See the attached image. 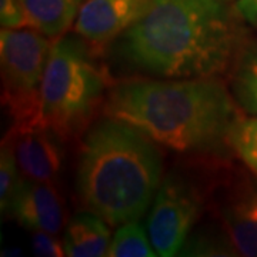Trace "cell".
<instances>
[{
    "label": "cell",
    "mask_w": 257,
    "mask_h": 257,
    "mask_svg": "<svg viewBox=\"0 0 257 257\" xmlns=\"http://www.w3.org/2000/svg\"><path fill=\"white\" fill-rule=\"evenodd\" d=\"M239 19L221 0H155L113 50L142 76L220 79L247 45Z\"/></svg>",
    "instance_id": "6da1fadb"
},
{
    "label": "cell",
    "mask_w": 257,
    "mask_h": 257,
    "mask_svg": "<svg viewBox=\"0 0 257 257\" xmlns=\"http://www.w3.org/2000/svg\"><path fill=\"white\" fill-rule=\"evenodd\" d=\"M101 111L173 152L210 159L229 156V132L241 117L217 77L128 79L111 86Z\"/></svg>",
    "instance_id": "7a4b0ae2"
},
{
    "label": "cell",
    "mask_w": 257,
    "mask_h": 257,
    "mask_svg": "<svg viewBox=\"0 0 257 257\" xmlns=\"http://www.w3.org/2000/svg\"><path fill=\"white\" fill-rule=\"evenodd\" d=\"M163 176L156 142L121 120L103 116L86 130L80 145L76 192L84 209L111 227L139 220Z\"/></svg>",
    "instance_id": "3957f363"
},
{
    "label": "cell",
    "mask_w": 257,
    "mask_h": 257,
    "mask_svg": "<svg viewBox=\"0 0 257 257\" xmlns=\"http://www.w3.org/2000/svg\"><path fill=\"white\" fill-rule=\"evenodd\" d=\"M94 47L63 35L52 43L40 94L39 123L63 142L82 136L111 89L107 69Z\"/></svg>",
    "instance_id": "277c9868"
},
{
    "label": "cell",
    "mask_w": 257,
    "mask_h": 257,
    "mask_svg": "<svg viewBox=\"0 0 257 257\" xmlns=\"http://www.w3.org/2000/svg\"><path fill=\"white\" fill-rule=\"evenodd\" d=\"M52 43L36 29H2V103L13 124L39 121L42 83Z\"/></svg>",
    "instance_id": "5b68a950"
},
{
    "label": "cell",
    "mask_w": 257,
    "mask_h": 257,
    "mask_svg": "<svg viewBox=\"0 0 257 257\" xmlns=\"http://www.w3.org/2000/svg\"><path fill=\"white\" fill-rule=\"evenodd\" d=\"M213 179L173 169L162 179L147 217V233L157 256L180 253L210 200Z\"/></svg>",
    "instance_id": "8992f818"
},
{
    "label": "cell",
    "mask_w": 257,
    "mask_h": 257,
    "mask_svg": "<svg viewBox=\"0 0 257 257\" xmlns=\"http://www.w3.org/2000/svg\"><path fill=\"white\" fill-rule=\"evenodd\" d=\"M210 206L239 256L257 257V175L217 167Z\"/></svg>",
    "instance_id": "52a82bcc"
},
{
    "label": "cell",
    "mask_w": 257,
    "mask_h": 257,
    "mask_svg": "<svg viewBox=\"0 0 257 257\" xmlns=\"http://www.w3.org/2000/svg\"><path fill=\"white\" fill-rule=\"evenodd\" d=\"M28 180L56 183L62 170V139L42 123L13 124L3 138Z\"/></svg>",
    "instance_id": "ba28073f"
},
{
    "label": "cell",
    "mask_w": 257,
    "mask_h": 257,
    "mask_svg": "<svg viewBox=\"0 0 257 257\" xmlns=\"http://www.w3.org/2000/svg\"><path fill=\"white\" fill-rule=\"evenodd\" d=\"M155 0H86L74 22L76 35L96 50L113 43Z\"/></svg>",
    "instance_id": "9c48e42d"
},
{
    "label": "cell",
    "mask_w": 257,
    "mask_h": 257,
    "mask_svg": "<svg viewBox=\"0 0 257 257\" xmlns=\"http://www.w3.org/2000/svg\"><path fill=\"white\" fill-rule=\"evenodd\" d=\"M8 216L25 229L59 233L66 221V207L56 183L25 179L13 197Z\"/></svg>",
    "instance_id": "30bf717a"
},
{
    "label": "cell",
    "mask_w": 257,
    "mask_h": 257,
    "mask_svg": "<svg viewBox=\"0 0 257 257\" xmlns=\"http://www.w3.org/2000/svg\"><path fill=\"white\" fill-rule=\"evenodd\" d=\"M110 241V224L93 211L86 210L74 214L64 229L66 256H107Z\"/></svg>",
    "instance_id": "8fae6325"
},
{
    "label": "cell",
    "mask_w": 257,
    "mask_h": 257,
    "mask_svg": "<svg viewBox=\"0 0 257 257\" xmlns=\"http://www.w3.org/2000/svg\"><path fill=\"white\" fill-rule=\"evenodd\" d=\"M33 29L49 39L67 33L86 0H20Z\"/></svg>",
    "instance_id": "7c38bea8"
},
{
    "label": "cell",
    "mask_w": 257,
    "mask_h": 257,
    "mask_svg": "<svg viewBox=\"0 0 257 257\" xmlns=\"http://www.w3.org/2000/svg\"><path fill=\"white\" fill-rule=\"evenodd\" d=\"M231 94L240 109L257 116V42L243 47L231 72Z\"/></svg>",
    "instance_id": "4fadbf2b"
},
{
    "label": "cell",
    "mask_w": 257,
    "mask_h": 257,
    "mask_svg": "<svg viewBox=\"0 0 257 257\" xmlns=\"http://www.w3.org/2000/svg\"><path fill=\"white\" fill-rule=\"evenodd\" d=\"M107 256L153 257L157 256V253L145 227L139 220H133L121 224L116 230L114 236L111 237Z\"/></svg>",
    "instance_id": "5bb4252c"
},
{
    "label": "cell",
    "mask_w": 257,
    "mask_h": 257,
    "mask_svg": "<svg viewBox=\"0 0 257 257\" xmlns=\"http://www.w3.org/2000/svg\"><path fill=\"white\" fill-rule=\"evenodd\" d=\"M227 140L231 152L257 175V116H241L230 128Z\"/></svg>",
    "instance_id": "9a60e30c"
},
{
    "label": "cell",
    "mask_w": 257,
    "mask_h": 257,
    "mask_svg": "<svg viewBox=\"0 0 257 257\" xmlns=\"http://www.w3.org/2000/svg\"><path fill=\"white\" fill-rule=\"evenodd\" d=\"M25 177L19 169L16 157L8 142L2 140L0 150V210L6 214Z\"/></svg>",
    "instance_id": "2e32d148"
},
{
    "label": "cell",
    "mask_w": 257,
    "mask_h": 257,
    "mask_svg": "<svg viewBox=\"0 0 257 257\" xmlns=\"http://www.w3.org/2000/svg\"><path fill=\"white\" fill-rule=\"evenodd\" d=\"M180 256H239L230 243L229 237L219 236L216 233L199 231L193 237L186 240L179 253Z\"/></svg>",
    "instance_id": "e0dca14e"
},
{
    "label": "cell",
    "mask_w": 257,
    "mask_h": 257,
    "mask_svg": "<svg viewBox=\"0 0 257 257\" xmlns=\"http://www.w3.org/2000/svg\"><path fill=\"white\" fill-rule=\"evenodd\" d=\"M0 23L3 29L33 28L20 0H0Z\"/></svg>",
    "instance_id": "ac0fdd59"
},
{
    "label": "cell",
    "mask_w": 257,
    "mask_h": 257,
    "mask_svg": "<svg viewBox=\"0 0 257 257\" xmlns=\"http://www.w3.org/2000/svg\"><path fill=\"white\" fill-rule=\"evenodd\" d=\"M32 248L39 257H62L66 256L64 243L56 237V233L35 230L32 234Z\"/></svg>",
    "instance_id": "d6986e66"
},
{
    "label": "cell",
    "mask_w": 257,
    "mask_h": 257,
    "mask_svg": "<svg viewBox=\"0 0 257 257\" xmlns=\"http://www.w3.org/2000/svg\"><path fill=\"white\" fill-rule=\"evenodd\" d=\"M234 10L241 20L257 29V0H237Z\"/></svg>",
    "instance_id": "ffe728a7"
}]
</instances>
